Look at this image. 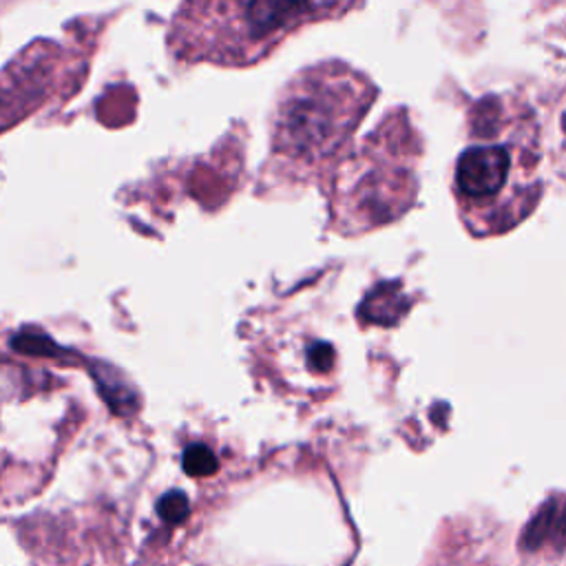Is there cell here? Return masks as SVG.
Returning <instances> with one entry per match:
<instances>
[{"label": "cell", "mask_w": 566, "mask_h": 566, "mask_svg": "<svg viewBox=\"0 0 566 566\" xmlns=\"http://www.w3.org/2000/svg\"><path fill=\"white\" fill-rule=\"evenodd\" d=\"M181 467L188 475L201 478V475H212L217 471L219 462H217V455L206 444H190L184 451Z\"/></svg>", "instance_id": "obj_5"}, {"label": "cell", "mask_w": 566, "mask_h": 566, "mask_svg": "<svg viewBox=\"0 0 566 566\" xmlns=\"http://www.w3.org/2000/svg\"><path fill=\"white\" fill-rule=\"evenodd\" d=\"M542 142L531 106L513 93H489L467 113V146L451 190L464 228L495 237L517 228L542 197Z\"/></svg>", "instance_id": "obj_1"}, {"label": "cell", "mask_w": 566, "mask_h": 566, "mask_svg": "<svg viewBox=\"0 0 566 566\" xmlns=\"http://www.w3.org/2000/svg\"><path fill=\"white\" fill-rule=\"evenodd\" d=\"M157 513L164 522L179 524L188 515V500L181 491H170L157 502Z\"/></svg>", "instance_id": "obj_6"}, {"label": "cell", "mask_w": 566, "mask_h": 566, "mask_svg": "<svg viewBox=\"0 0 566 566\" xmlns=\"http://www.w3.org/2000/svg\"><path fill=\"white\" fill-rule=\"evenodd\" d=\"M329 4L310 2H190L175 15L170 42L179 57L219 64H250L276 42L327 13Z\"/></svg>", "instance_id": "obj_4"}, {"label": "cell", "mask_w": 566, "mask_h": 566, "mask_svg": "<svg viewBox=\"0 0 566 566\" xmlns=\"http://www.w3.org/2000/svg\"><path fill=\"white\" fill-rule=\"evenodd\" d=\"M374 97V84L340 62L305 69L279 97L274 157L296 177L321 172L343 150Z\"/></svg>", "instance_id": "obj_2"}, {"label": "cell", "mask_w": 566, "mask_h": 566, "mask_svg": "<svg viewBox=\"0 0 566 566\" xmlns=\"http://www.w3.org/2000/svg\"><path fill=\"white\" fill-rule=\"evenodd\" d=\"M422 142L405 108L387 115L334 175L332 217L343 234H358L402 217L416 201Z\"/></svg>", "instance_id": "obj_3"}]
</instances>
